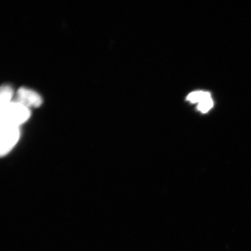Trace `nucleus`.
I'll use <instances>...</instances> for the list:
<instances>
[{
    "label": "nucleus",
    "instance_id": "obj_6",
    "mask_svg": "<svg viewBox=\"0 0 251 251\" xmlns=\"http://www.w3.org/2000/svg\"><path fill=\"white\" fill-rule=\"evenodd\" d=\"M213 106V101L211 98V97H209V98L206 99L201 102L199 103V105H198L197 108L199 109V111L201 112L202 113H206L208 112L210 109H211Z\"/></svg>",
    "mask_w": 251,
    "mask_h": 251
},
{
    "label": "nucleus",
    "instance_id": "obj_1",
    "mask_svg": "<svg viewBox=\"0 0 251 251\" xmlns=\"http://www.w3.org/2000/svg\"><path fill=\"white\" fill-rule=\"evenodd\" d=\"M30 117L29 108L18 101H12L1 106V124H7L20 127Z\"/></svg>",
    "mask_w": 251,
    "mask_h": 251
},
{
    "label": "nucleus",
    "instance_id": "obj_5",
    "mask_svg": "<svg viewBox=\"0 0 251 251\" xmlns=\"http://www.w3.org/2000/svg\"><path fill=\"white\" fill-rule=\"evenodd\" d=\"M211 97V94L208 92H194L191 93L187 97V100L192 103H200L203 100Z\"/></svg>",
    "mask_w": 251,
    "mask_h": 251
},
{
    "label": "nucleus",
    "instance_id": "obj_3",
    "mask_svg": "<svg viewBox=\"0 0 251 251\" xmlns=\"http://www.w3.org/2000/svg\"><path fill=\"white\" fill-rule=\"evenodd\" d=\"M17 101L21 104L30 107H38L42 105V97L32 90L23 87L18 90Z\"/></svg>",
    "mask_w": 251,
    "mask_h": 251
},
{
    "label": "nucleus",
    "instance_id": "obj_2",
    "mask_svg": "<svg viewBox=\"0 0 251 251\" xmlns=\"http://www.w3.org/2000/svg\"><path fill=\"white\" fill-rule=\"evenodd\" d=\"M20 127L1 124V153L5 155L18 142L20 138Z\"/></svg>",
    "mask_w": 251,
    "mask_h": 251
},
{
    "label": "nucleus",
    "instance_id": "obj_4",
    "mask_svg": "<svg viewBox=\"0 0 251 251\" xmlns=\"http://www.w3.org/2000/svg\"><path fill=\"white\" fill-rule=\"evenodd\" d=\"M14 95L13 90L9 86H4L1 87L0 93V102L1 106L7 104L12 101V98Z\"/></svg>",
    "mask_w": 251,
    "mask_h": 251
}]
</instances>
